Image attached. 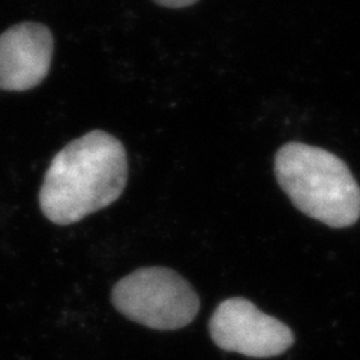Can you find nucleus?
Wrapping results in <instances>:
<instances>
[{
	"label": "nucleus",
	"instance_id": "7ed1b4c3",
	"mask_svg": "<svg viewBox=\"0 0 360 360\" xmlns=\"http://www.w3.org/2000/svg\"><path fill=\"white\" fill-rule=\"evenodd\" d=\"M112 305L129 320L156 330H177L193 323L200 297L172 269L143 267L112 288Z\"/></svg>",
	"mask_w": 360,
	"mask_h": 360
},
{
	"label": "nucleus",
	"instance_id": "39448f33",
	"mask_svg": "<svg viewBox=\"0 0 360 360\" xmlns=\"http://www.w3.org/2000/svg\"><path fill=\"white\" fill-rule=\"evenodd\" d=\"M54 39L41 22H18L0 35V90L25 92L49 75Z\"/></svg>",
	"mask_w": 360,
	"mask_h": 360
},
{
	"label": "nucleus",
	"instance_id": "f03ea898",
	"mask_svg": "<svg viewBox=\"0 0 360 360\" xmlns=\"http://www.w3.org/2000/svg\"><path fill=\"white\" fill-rule=\"evenodd\" d=\"M279 186L300 212L329 227H350L360 218V188L340 156L303 143L276 152Z\"/></svg>",
	"mask_w": 360,
	"mask_h": 360
},
{
	"label": "nucleus",
	"instance_id": "423d86ee",
	"mask_svg": "<svg viewBox=\"0 0 360 360\" xmlns=\"http://www.w3.org/2000/svg\"><path fill=\"white\" fill-rule=\"evenodd\" d=\"M153 2L164 6V8L180 9V8H188L191 5H194L198 2V0H153Z\"/></svg>",
	"mask_w": 360,
	"mask_h": 360
},
{
	"label": "nucleus",
	"instance_id": "f257e3e1",
	"mask_svg": "<svg viewBox=\"0 0 360 360\" xmlns=\"http://www.w3.org/2000/svg\"><path fill=\"white\" fill-rule=\"evenodd\" d=\"M128 182L123 144L104 131L87 132L53 158L39 191L49 221L70 225L112 205Z\"/></svg>",
	"mask_w": 360,
	"mask_h": 360
},
{
	"label": "nucleus",
	"instance_id": "20e7f679",
	"mask_svg": "<svg viewBox=\"0 0 360 360\" xmlns=\"http://www.w3.org/2000/svg\"><path fill=\"white\" fill-rule=\"evenodd\" d=\"M209 332L224 352L257 359L283 354L295 342L288 326L243 297L224 300L212 315Z\"/></svg>",
	"mask_w": 360,
	"mask_h": 360
}]
</instances>
